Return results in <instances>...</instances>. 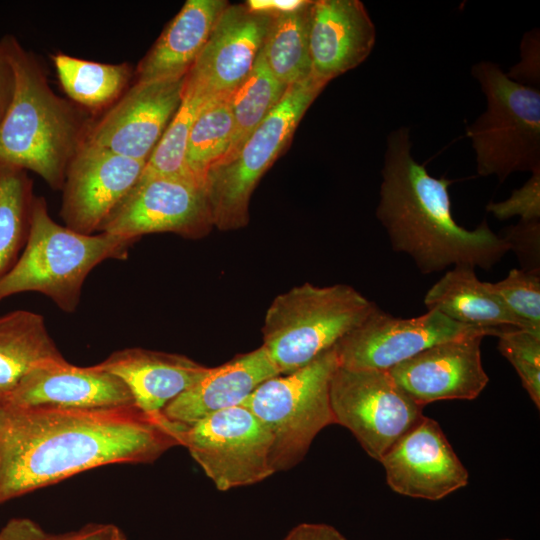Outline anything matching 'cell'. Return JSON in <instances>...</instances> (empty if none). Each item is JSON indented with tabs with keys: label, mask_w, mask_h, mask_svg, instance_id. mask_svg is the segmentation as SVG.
<instances>
[{
	"label": "cell",
	"mask_w": 540,
	"mask_h": 540,
	"mask_svg": "<svg viewBox=\"0 0 540 540\" xmlns=\"http://www.w3.org/2000/svg\"><path fill=\"white\" fill-rule=\"evenodd\" d=\"M116 527L109 523H88L66 533H46L41 540H109Z\"/></svg>",
	"instance_id": "74e56055"
},
{
	"label": "cell",
	"mask_w": 540,
	"mask_h": 540,
	"mask_svg": "<svg viewBox=\"0 0 540 540\" xmlns=\"http://www.w3.org/2000/svg\"><path fill=\"white\" fill-rule=\"evenodd\" d=\"M377 307L347 284L295 286L268 307L261 346L279 374L290 373L334 348Z\"/></svg>",
	"instance_id": "5b68a950"
},
{
	"label": "cell",
	"mask_w": 540,
	"mask_h": 540,
	"mask_svg": "<svg viewBox=\"0 0 540 540\" xmlns=\"http://www.w3.org/2000/svg\"><path fill=\"white\" fill-rule=\"evenodd\" d=\"M228 4L225 0H187L139 61L135 82L185 76Z\"/></svg>",
	"instance_id": "7402d4cb"
},
{
	"label": "cell",
	"mask_w": 540,
	"mask_h": 540,
	"mask_svg": "<svg viewBox=\"0 0 540 540\" xmlns=\"http://www.w3.org/2000/svg\"><path fill=\"white\" fill-rule=\"evenodd\" d=\"M498 339V350L513 365L524 389L539 408L540 331L509 327Z\"/></svg>",
	"instance_id": "4dcf8cb0"
},
{
	"label": "cell",
	"mask_w": 540,
	"mask_h": 540,
	"mask_svg": "<svg viewBox=\"0 0 540 540\" xmlns=\"http://www.w3.org/2000/svg\"><path fill=\"white\" fill-rule=\"evenodd\" d=\"M232 133L230 96L208 101L190 129L184 158L188 174L200 186L204 187L207 172L226 154Z\"/></svg>",
	"instance_id": "f1b7e54d"
},
{
	"label": "cell",
	"mask_w": 540,
	"mask_h": 540,
	"mask_svg": "<svg viewBox=\"0 0 540 540\" xmlns=\"http://www.w3.org/2000/svg\"><path fill=\"white\" fill-rule=\"evenodd\" d=\"M60 85L79 105L100 110L113 105L127 90L134 75L128 63L105 64L72 57L52 56Z\"/></svg>",
	"instance_id": "d4e9b609"
},
{
	"label": "cell",
	"mask_w": 540,
	"mask_h": 540,
	"mask_svg": "<svg viewBox=\"0 0 540 540\" xmlns=\"http://www.w3.org/2000/svg\"><path fill=\"white\" fill-rule=\"evenodd\" d=\"M491 286L526 329L540 331L539 272L512 269L504 279L491 283Z\"/></svg>",
	"instance_id": "1f68e13d"
},
{
	"label": "cell",
	"mask_w": 540,
	"mask_h": 540,
	"mask_svg": "<svg viewBox=\"0 0 540 540\" xmlns=\"http://www.w3.org/2000/svg\"><path fill=\"white\" fill-rule=\"evenodd\" d=\"M62 358L42 315L19 309L0 316V394L38 364Z\"/></svg>",
	"instance_id": "cb8c5ba5"
},
{
	"label": "cell",
	"mask_w": 540,
	"mask_h": 540,
	"mask_svg": "<svg viewBox=\"0 0 540 540\" xmlns=\"http://www.w3.org/2000/svg\"><path fill=\"white\" fill-rule=\"evenodd\" d=\"M486 98V109L467 125L480 176L504 182L515 172L540 168V91L510 79L492 61L471 68Z\"/></svg>",
	"instance_id": "8992f818"
},
{
	"label": "cell",
	"mask_w": 540,
	"mask_h": 540,
	"mask_svg": "<svg viewBox=\"0 0 540 540\" xmlns=\"http://www.w3.org/2000/svg\"><path fill=\"white\" fill-rule=\"evenodd\" d=\"M14 89V71L2 46L0 45V123L11 104Z\"/></svg>",
	"instance_id": "f35d334b"
},
{
	"label": "cell",
	"mask_w": 540,
	"mask_h": 540,
	"mask_svg": "<svg viewBox=\"0 0 540 540\" xmlns=\"http://www.w3.org/2000/svg\"><path fill=\"white\" fill-rule=\"evenodd\" d=\"M474 269L458 265L448 270L424 297L428 311H437L457 323L478 328L526 329L493 290L491 283L480 281Z\"/></svg>",
	"instance_id": "603a6c76"
},
{
	"label": "cell",
	"mask_w": 540,
	"mask_h": 540,
	"mask_svg": "<svg viewBox=\"0 0 540 540\" xmlns=\"http://www.w3.org/2000/svg\"><path fill=\"white\" fill-rule=\"evenodd\" d=\"M520 51L521 60L506 74L515 82L538 88L540 83L539 29H533L523 36Z\"/></svg>",
	"instance_id": "836d02e7"
},
{
	"label": "cell",
	"mask_w": 540,
	"mask_h": 540,
	"mask_svg": "<svg viewBox=\"0 0 540 540\" xmlns=\"http://www.w3.org/2000/svg\"><path fill=\"white\" fill-rule=\"evenodd\" d=\"M172 434L220 491L252 485L274 474L272 437L242 405L190 425L174 422Z\"/></svg>",
	"instance_id": "9c48e42d"
},
{
	"label": "cell",
	"mask_w": 540,
	"mask_h": 540,
	"mask_svg": "<svg viewBox=\"0 0 540 540\" xmlns=\"http://www.w3.org/2000/svg\"><path fill=\"white\" fill-rule=\"evenodd\" d=\"M145 165L146 161L82 143L65 172L60 210L65 226L86 235L100 231Z\"/></svg>",
	"instance_id": "5bb4252c"
},
{
	"label": "cell",
	"mask_w": 540,
	"mask_h": 540,
	"mask_svg": "<svg viewBox=\"0 0 540 540\" xmlns=\"http://www.w3.org/2000/svg\"><path fill=\"white\" fill-rule=\"evenodd\" d=\"M273 16L252 10L246 3L228 4L184 85L208 98L230 96L252 70Z\"/></svg>",
	"instance_id": "9a60e30c"
},
{
	"label": "cell",
	"mask_w": 540,
	"mask_h": 540,
	"mask_svg": "<svg viewBox=\"0 0 540 540\" xmlns=\"http://www.w3.org/2000/svg\"><path fill=\"white\" fill-rule=\"evenodd\" d=\"M134 241L101 232L86 235L56 223L44 197L34 198L26 245L12 270L0 280V300L39 292L61 310H76L84 281L107 259H125Z\"/></svg>",
	"instance_id": "277c9868"
},
{
	"label": "cell",
	"mask_w": 540,
	"mask_h": 540,
	"mask_svg": "<svg viewBox=\"0 0 540 540\" xmlns=\"http://www.w3.org/2000/svg\"><path fill=\"white\" fill-rule=\"evenodd\" d=\"M185 77L135 82L82 143L147 162L180 106Z\"/></svg>",
	"instance_id": "4fadbf2b"
},
{
	"label": "cell",
	"mask_w": 540,
	"mask_h": 540,
	"mask_svg": "<svg viewBox=\"0 0 540 540\" xmlns=\"http://www.w3.org/2000/svg\"><path fill=\"white\" fill-rule=\"evenodd\" d=\"M499 540H513V539H509V538H504V539H499Z\"/></svg>",
	"instance_id": "60d3db41"
},
{
	"label": "cell",
	"mask_w": 540,
	"mask_h": 540,
	"mask_svg": "<svg viewBox=\"0 0 540 540\" xmlns=\"http://www.w3.org/2000/svg\"><path fill=\"white\" fill-rule=\"evenodd\" d=\"M311 75L329 83L372 52L376 28L359 0L311 1L309 14Z\"/></svg>",
	"instance_id": "ac0fdd59"
},
{
	"label": "cell",
	"mask_w": 540,
	"mask_h": 540,
	"mask_svg": "<svg viewBox=\"0 0 540 540\" xmlns=\"http://www.w3.org/2000/svg\"><path fill=\"white\" fill-rule=\"evenodd\" d=\"M310 5L311 1H303L296 9L275 13L262 47L270 71L286 86L311 75Z\"/></svg>",
	"instance_id": "484cf974"
},
{
	"label": "cell",
	"mask_w": 540,
	"mask_h": 540,
	"mask_svg": "<svg viewBox=\"0 0 540 540\" xmlns=\"http://www.w3.org/2000/svg\"><path fill=\"white\" fill-rule=\"evenodd\" d=\"M109 540H126V536L120 528L116 527Z\"/></svg>",
	"instance_id": "ab89813d"
},
{
	"label": "cell",
	"mask_w": 540,
	"mask_h": 540,
	"mask_svg": "<svg viewBox=\"0 0 540 540\" xmlns=\"http://www.w3.org/2000/svg\"><path fill=\"white\" fill-rule=\"evenodd\" d=\"M326 85L312 75L290 85L237 153L209 169L204 189L213 227L228 231L248 224L249 201L257 183L287 148L307 109Z\"/></svg>",
	"instance_id": "ba28073f"
},
{
	"label": "cell",
	"mask_w": 540,
	"mask_h": 540,
	"mask_svg": "<svg viewBox=\"0 0 540 540\" xmlns=\"http://www.w3.org/2000/svg\"><path fill=\"white\" fill-rule=\"evenodd\" d=\"M539 232L540 221H520L502 236L510 250L515 251L522 261H526L525 270L539 272Z\"/></svg>",
	"instance_id": "e575fe53"
},
{
	"label": "cell",
	"mask_w": 540,
	"mask_h": 540,
	"mask_svg": "<svg viewBox=\"0 0 540 540\" xmlns=\"http://www.w3.org/2000/svg\"><path fill=\"white\" fill-rule=\"evenodd\" d=\"M177 445L171 421L136 405H17L0 396V505L96 467L151 463Z\"/></svg>",
	"instance_id": "6da1fadb"
},
{
	"label": "cell",
	"mask_w": 540,
	"mask_h": 540,
	"mask_svg": "<svg viewBox=\"0 0 540 540\" xmlns=\"http://www.w3.org/2000/svg\"><path fill=\"white\" fill-rule=\"evenodd\" d=\"M282 540H347L335 527L324 523H301Z\"/></svg>",
	"instance_id": "d590c367"
},
{
	"label": "cell",
	"mask_w": 540,
	"mask_h": 540,
	"mask_svg": "<svg viewBox=\"0 0 540 540\" xmlns=\"http://www.w3.org/2000/svg\"><path fill=\"white\" fill-rule=\"evenodd\" d=\"M279 375L261 346L210 367L195 384L165 406L170 421L190 425L216 412L241 405L265 380Z\"/></svg>",
	"instance_id": "44dd1931"
},
{
	"label": "cell",
	"mask_w": 540,
	"mask_h": 540,
	"mask_svg": "<svg viewBox=\"0 0 540 540\" xmlns=\"http://www.w3.org/2000/svg\"><path fill=\"white\" fill-rule=\"evenodd\" d=\"M0 396L17 405L111 407L136 405L126 384L98 364L88 367L65 360L44 361Z\"/></svg>",
	"instance_id": "d6986e66"
},
{
	"label": "cell",
	"mask_w": 540,
	"mask_h": 540,
	"mask_svg": "<svg viewBox=\"0 0 540 540\" xmlns=\"http://www.w3.org/2000/svg\"><path fill=\"white\" fill-rule=\"evenodd\" d=\"M0 45L15 76L14 95L0 123V166L33 171L51 188L62 189L88 119L53 92L36 56L14 36H4Z\"/></svg>",
	"instance_id": "3957f363"
},
{
	"label": "cell",
	"mask_w": 540,
	"mask_h": 540,
	"mask_svg": "<svg viewBox=\"0 0 540 540\" xmlns=\"http://www.w3.org/2000/svg\"><path fill=\"white\" fill-rule=\"evenodd\" d=\"M330 404L335 423L379 462L424 416L423 407L385 370L338 366L330 382Z\"/></svg>",
	"instance_id": "30bf717a"
},
{
	"label": "cell",
	"mask_w": 540,
	"mask_h": 540,
	"mask_svg": "<svg viewBox=\"0 0 540 540\" xmlns=\"http://www.w3.org/2000/svg\"><path fill=\"white\" fill-rule=\"evenodd\" d=\"M288 87L272 74L261 49L248 76L230 95L233 133L228 150L219 162L228 160L237 153L278 105Z\"/></svg>",
	"instance_id": "4316f807"
},
{
	"label": "cell",
	"mask_w": 540,
	"mask_h": 540,
	"mask_svg": "<svg viewBox=\"0 0 540 540\" xmlns=\"http://www.w3.org/2000/svg\"><path fill=\"white\" fill-rule=\"evenodd\" d=\"M386 481L396 493L440 500L468 484V471L440 425L423 416L383 456Z\"/></svg>",
	"instance_id": "2e32d148"
},
{
	"label": "cell",
	"mask_w": 540,
	"mask_h": 540,
	"mask_svg": "<svg viewBox=\"0 0 540 540\" xmlns=\"http://www.w3.org/2000/svg\"><path fill=\"white\" fill-rule=\"evenodd\" d=\"M486 209L499 220L518 216L520 221H540V168L504 201L490 202Z\"/></svg>",
	"instance_id": "d6a6232c"
},
{
	"label": "cell",
	"mask_w": 540,
	"mask_h": 540,
	"mask_svg": "<svg viewBox=\"0 0 540 540\" xmlns=\"http://www.w3.org/2000/svg\"><path fill=\"white\" fill-rule=\"evenodd\" d=\"M46 532L29 518H12L0 530V540H41Z\"/></svg>",
	"instance_id": "8d00e7d4"
},
{
	"label": "cell",
	"mask_w": 540,
	"mask_h": 540,
	"mask_svg": "<svg viewBox=\"0 0 540 540\" xmlns=\"http://www.w3.org/2000/svg\"><path fill=\"white\" fill-rule=\"evenodd\" d=\"M482 339L471 336L437 344L388 373L422 407L440 400H473L489 381L481 360Z\"/></svg>",
	"instance_id": "e0dca14e"
},
{
	"label": "cell",
	"mask_w": 540,
	"mask_h": 540,
	"mask_svg": "<svg viewBox=\"0 0 540 540\" xmlns=\"http://www.w3.org/2000/svg\"><path fill=\"white\" fill-rule=\"evenodd\" d=\"M338 366L332 348L301 368L265 380L241 403L272 437L274 473L299 463L317 434L336 424L330 382Z\"/></svg>",
	"instance_id": "52a82bcc"
},
{
	"label": "cell",
	"mask_w": 540,
	"mask_h": 540,
	"mask_svg": "<svg viewBox=\"0 0 540 540\" xmlns=\"http://www.w3.org/2000/svg\"><path fill=\"white\" fill-rule=\"evenodd\" d=\"M34 198L32 180L25 170L0 166V280L24 250Z\"/></svg>",
	"instance_id": "83f0119b"
},
{
	"label": "cell",
	"mask_w": 540,
	"mask_h": 540,
	"mask_svg": "<svg viewBox=\"0 0 540 540\" xmlns=\"http://www.w3.org/2000/svg\"><path fill=\"white\" fill-rule=\"evenodd\" d=\"M211 228L204 187L185 179L157 177L137 182L100 231L135 241L144 234L159 232L200 238Z\"/></svg>",
	"instance_id": "7c38bea8"
},
{
	"label": "cell",
	"mask_w": 540,
	"mask_h": 540,
	"mask_svg": "<svg viewBox=\"0 0 540 540\" xmlns=\"http://www.w3.org/2000/svg\"><path fill=\"white\" fill-rule=\"evenodd\" d=\"M98 365L120 378L136 406L156 418L210 368L183 355L143 348L115 351Z\"/></svg>",
	"instance_id": "ffe728a7"
},
{
	"label": "cell",
	"mask_w": 540,
	"mask_h": 540,
	"mask_svg": "<svg viewBox=\"0 0 540 540\" xmlns=\"http://www.w3.org/2000/svg\"><path fill=\"white\" fill-rule=\"evenodd\" d=\"M214 98L183 86L180 106L149 157L137 182L157 177L180 178L196 183L185 167L190 129L204 105ZM197 184V183H196Z\"/></svg>",
	"instance_id": "f546056e"
},
{
	"label": "cell",
	"mask_w": 540,
	"mask_h": 540,
	"mask_svg": "<svg viewBox=\"0 0 540 540\" xmlns=\"http://www.w3.org/2000/svg\"><path fill=\"white\" fill-rule=\"evenodd\" d=\"M502 331L457 323L437 311L413 318H397L377 307L335 346L339 366L385 370L447 341Z\"/></svg>",
	"instance_id": "8fae6325"
},
{
	"label": "cell",
	"mask_w": 540,
	"mask_h": 540,
	"mask_svg": "<svg viewBox=\"0 0 540 540\" xmlns=\"http://www.w3.org/2000/svg\"><path fill=\"white\" fill-rule=\"evenodd\" d=\"M411 150L408 127L388 134L376 216L392 249L410 256L423 274L458 265L491 269L510 250L508 242L485 220L474 230L458 225L449 194L453 180L431 176Z\"/></svg>",
	"instance_id": "7a4b0ae2"
}]
</instances>
